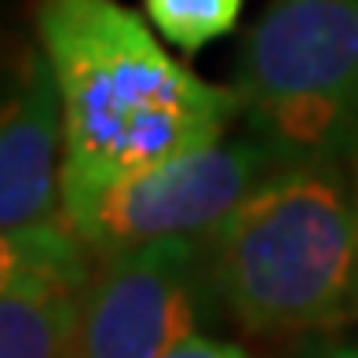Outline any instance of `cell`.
Returning a JSON list of instances; mask_svg holds the SVG:
<instances>
[{
    "label": "cell",
    "instance_id": "7",
    "mask_svg": "<svg viewBox=\"0 0 358 358\" xmlns=\"http://www.w3.org/2000/svg\"><path fill=\"white\" fill-rule=\"evenodd\" d=\"M80 285L29 282L0 292V358H73Z\"/></svg>",
    "mask_w": 358,
    "mask_h": 358
},
{
    "label": "cell",
    "instance_id": "8",
    "mask_svg": "<svg viewBox=\"0 0 358 358\" xmlns=\"http://www.w3.org/2000/svg\"><path fill=\"white\" fill-rule=\"evenodd\" d=\"M92 249L77 238L66 216L0 227V292L29 282H88Z\"/></svg>",
    "mask_w": 358,
    "mask_h": 358
},
{
    "label": "cell",
    "instance_id": "5",
    "mask_svg": "<svg viewBox=\"0 0 358 358\" xmlns=\"http://www.w3.org/2000/svg\"><path fill=\"white\" fill-rule=\"evenodd\" d=\"M220 311L205 238H157L92 264L73 358H161Z\"/></svg>",
    "mask_w": 358,
    "mask_h": 358
},
{
    "label": "cell",
    "instance_id": "4",
    "mask_svg": "<svg viewBox=\"0 0 358 358\" xmlns=\"http://www.w3.org/2000/svg\"><path fill=\"white\" fill-rule=\"evenodd\" d=\"M278 165L285 161L249 132V139L194 146L113 183L62 198V216L92 256L157 238H208Z\"/></svg>",
    "mask_w": 358,
    "mask_h": 358
},
{
    "label": "cell",
    "instance_id": "11",
    "mask_svg": "<svg viewBox=\"0 0 358 358\" xmlns=\"http://www.w3.org/2000/svg\"><path fill=\"white\" fill-rule=\"evenodd\" d=\"M307 358H358V348H355V344H344V348H322V351L307 355Z\"/></svg>",
    "mask_w": 358,
    "mask_h": 358
},
{
    "label": "cell",
    "instance_id": "10",
    "mask_svg": "<svg viewBox=\"0 0 358 358\" xmlns=\"http://www.w3.org/2000/svg\"><path fill=\"white\" fill-rule=\"evenodd\" d=\"M161 358H252L249 351H241L238 344H227V340H213V336H187L183 344H176L169 355Z\"/></svg>",
    "mask_w": 358,
    "mask_h": 358
},
{
    "label": "cell",
    "instance_id": "12",
    "mask_svg": "<svg viewBox=\"0 0 358 358\" xmlns=\"http://www.w3.org/2000/svg\"><path fill=\"white\" fill-rule=\"evenodd\" d=\"M355 165H358V154H355Z\"/></svg>",
    "mask_w": 358,
    "mask_h": 358
},
{
    "label": "cell",
    "instance_id": "9",
    "mask_svg": "<svg viewBox=\"0 0 358 358\" xmlns=\"http://www.w3.org/2000/svg\"><path fill=\"white\" fill-rule=\"evenodd\" d=\"M143 11L165 41L183 52H201L238 26L241 0H143Z\"/></svg>",
    "mask_w": 358,
    "mask_h": 358
},
{
    "label": "cell",
    "instance_id": "1",
    "mask_svg": "<svg viewBox=\"0 0 358 358\" xmlns=\"http://www.w3.org/2000/svg\"><path fill=\"white\" fill-rule=\"evenodd\" d=\"M37 44L62 103V198L220 143L241 113L117 0H37Z\"/></svg>",
    "mask_w": 358,
    "mask_h": 358
},
{
    "label": "cell",
    "instance_id": "6",
    "mask_svg": "<svg viewBox=\"0 0 358 358\" xmlns=\"http://www.w3.org/2000/svg\"><path fill=\"white\" fill-rule=\"evenodd\" d=\"M62 216V103L44 52L22 55L0 88V227Z\"/></svg>",
    "mask_w": 358,
    "mask_h": 358
},
{
    "label": "cell",
    "instance_id": "3",
    "mask_svg": "<svg viewBox=\"0 0 358 358\" xmlns=\"http://www.w3.org/2000/svg\"><path fill=\"white\" fill-rule=\"evenodd\" d=\"M241 117L282 161L358 154V0H267L238 48Z\"/></svg>",
    "mask_w": 358,
    "mask_h": 358
},
{
    "label": "cell",
    "instance_id": "2",
    "mask_svg": "<svg viewBox=\"0 0 358 358\" xmlns=\"http://www.w3.org/2000/svg\"><path fill=\"white\" fill-rule=\"evenodd\" d=\"M208 241L220 307L252 336H315L358 318V187L344 161H285Z\"/></svg>",
    "mask_w": 358,
    "mask_h": 358
}]
</instances>
